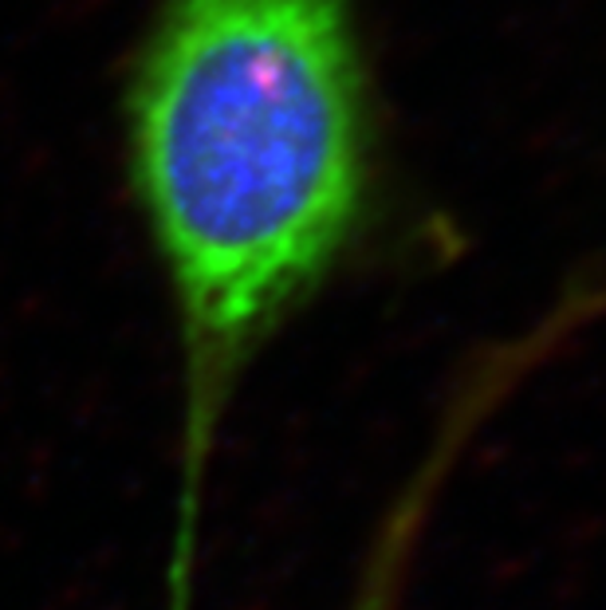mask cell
<instances>
[{
  "label": "cell",
  "mask_w": 606,
  "mask_h": 610,
  "mask_svg": "<svg viewBox=\"0 0 606 610\" xmlns=\"http://www.w3.org/2000/svg\"><path fill=\"white\" fill-rule=\"evenodd\" d=\"M493 422V406L473 390L445 394L437 422L425 437L422 453L410 465L406 481L382 508L379 527L370 532V544L359 559V571L350 580L343 610H406L418 551L430 536V520L445 500L453 473L461 469L465 453Z\"/></svg>",
  "instance_id": "7a4b0ae2"
},
{
  "label": "cell",
  "mask_w": 606,
  "mask_h": 610,
  "mask_svg": "<svg viewBox=\"0 0 606 610\" xmlns=\"http://www.w3.org/2000/svg\"><path fill=\"white\" fill-rule=\"evenodd\" d=\"M123 135L174 311L165 610H189L228 410L374 217L379 111L359 0H154L126 63Z\"/></svg>",
  "instance_id": "6da1fadb"
}]
</instances>
